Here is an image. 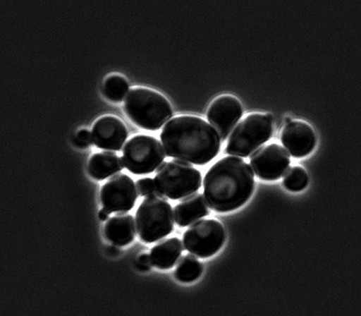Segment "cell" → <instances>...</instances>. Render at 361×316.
I'll return each mask as SVG.
<instances>
[{
    "label": "cell",
    "mask_w": 361,
    "mask_h": 316,
    "mask_svg": "<svg viewBox=\"0 0 361 316\" xmlns=\"http://www.w3.org/2000/svg\"><path fill=\"white\" fill-rule=\"evenodd\" d=\"M183 250V244L178 238H166L152 248L151 261L157 269H170L176 265Z\"/></svg>",
    "instance_id": "16"
},
{
    "label": "cell",
    "mask_w": 361,
    "mask_h": 316,
    "mask_svg": "<svg viewBox=\"0 0 361 316\" xmlns=\"http://www.w3.org/2000/svg\"><path fill=\"white\" fill-rule=\"evenodd\" d=\"M209 209L202 193L187 196L175 208V219L180 227H186L209 215Z\"/></svg>",
    "instance_id": "15"
},
{
    "label": "cell",
    "mask_w": 361,
    "mask_h": 316,
    "mask_svg": "<svg viewBox=\"0 0 361 316\" xmlns=\"http://www.w3.org/2000/svg\"><path fill=\"white\" fill-rule=\"evenodd\" d=\"M92 142L102 150L118 151L127 140L128 128L121 119L105 116L93 125Z\"/></svg>",
    "instance_id": "13"
},
{
    "label": "cell",
    "mask_w": 361,
    "mask_h": 316,
    "mask_svg": "<svg viewBox=\"0 0 361 316\" xmlns=\"http://www.w3.org/2000/svg\"><path fill=\"white\" fill-rule=\"evenodd\" d=\"M202 271V264L195 257L185 255L177 264L175 276L180 282L192 283L201 276Z\"/></svg>",
    "instance_id": "18"
},
{
    "label": "cell",
    "mask_w": 361,
    "mask_h": 316,
    "mask_svg": "<svg viewBox=\"0 0 361 316\" xmlns=\"http://www.w3.org/2000/svg\"><path fill=\"white\" fill-rule=\"evenodd\" d=\"M137 198V188L134 181L125 174L113 176L102 187V205L111 214L130 211L133 209Z\"/></svg>",
    "instance_id": "9"
},
{
    "label": "cell",
    "mask_w": 361,
    "mask_h": 316,
    "mask_svg": "<svg viewBox=\"0 0 361 316\" xmlns=\"http://www.w3.org/2000/svg\"><path fill=\"white\" fill-rule=\"evenodd\" d=\"M104 231L106 238L116 246H127L135 237L133 216L123 212L113 216L106 222Z\"/></svg>",
    "instance_id": "14"
},
{
    "label": "cell",
    "mask_w": 361,
    "mask_h": 316,
    "mask_svg": "<svg viewBox=\"0 0 361 316\" xmlns=\"http://www.w3.org/2000/svg\"><path fill=\"white\" fill-rule=\"evenodd\" d=\"M76 143L80 147H89L92 143V135L87 130H82L77 133Z\"/></svg>",
    "instance_id": "22"
},
{
    "label": "cell",
    "mask_w": 361,
    "mask_h": 316,
    "mask_svg": "<svg viewBox=\"0 0 361 316\" xmlns=\"http://www.w3.org/2000/svg\"><path fill=\"white\" fill-rule=\"evenodd\" d=\"M290 121H292V119L291 117H289V116H288V117H286L285 118V122L286 123H289Z\"/></svg>",
    "instance_id": "26"
},
{
    "label": "cell",
    "mask_w": 361,
    "mask_h": 316,
    "mask_svg": "<svg viewBox=\"0 0 361 316\" xmlns=\"http://www.w3.org/2000/svg\"><path fill=\"white\" fill-rule=\"evenodd\" d=\"M226 241V231L220 221L202 220L190 226L183 235L188 253L207 259L218 253Z\"/></svg>",
    "instance_id": "8"
},
{
    "label": "cell",
    "mask_w": 361,
    "mask_h": 316,
    "mask_svg": "<svg viewBox=\"0 0 361 316\" xmlns=\"http://www.w3.org/2000/svg\"><path fill=\"white\" fill-rule=\"evenodd\" d=\"M125 167L117 154L101 152L93 154L89 161L88 172L93 179L102 181L121 172Z\"/></svg>",
    "instance_id": "17"
},
{
    "label": "cell",
    "mask_w": 361,
    "mask_h": 316,
    "mask_svg": "<svg viewBox=\"0 0 361 316\" xmlns=\"http://www.w3.org/2000/svg\"><path fill=\"white\" fill-rule=\"evenodd\" d=\"M243 115V105L231 95H222L209 106L207 118L221 140H227L235 126Z\"/></svg>",
    "instance_id": "11"
},
{
    "label": "cell",
    "mask_w": 361,
    "mask_h": 316,
    "mask_svg": "<svg viewBox=\"0 0 361 316\" xmlns=\"http://www.w3.org/2000/svg\"><path fill=\"white\" fill-rule=\"evenodd\" d=\"M109 253L115 255L116 253H118V248H116L115 245V246L109 248Z\"/></svg>",
    "instance_id": "25"
},
{
    "label": "cell",
    "mask_w": 361,
    "mask_h": 316,
    "mask_svg": "<svg viewBox=\"0 0 361 316\" xmlns=\"http://www.w3.org/2000/svg\"><path fill=\"white\" fill-rule=\"evenodd\" d=\"M254 191L253 170L243 158H221L209 169L203 181L206 201L218 212L243 207Z\"/></svg>",
    "instance_id": "2"
},
{
    "label": "cell",
    "mask_w": 361,
    "mask_h": 316,
    "mask_svg": "<svg viewBox=\"0 0 361 316\" xmlns=\"http://www.w3.org/2000/svg\"><path fill=\"white\" fill-rule=\"evenodd\" d=\"M164 158L166 153L162 145L152 135H134L123 148L125 167L134 175L153 173Z\"/></svg>",
    "instance_id": "7"
},
{
    "label": "cell",
    "mask_w": 361,
    "mask_h": 316,
    "mask_svg": "<svg viewBox=\"0 0 361 316\" xmlns=\"http://www.w3.org/2000/svg\"><path fill=\"white\" fill-rule=\"evenodd\" d=\"M130 90V85L123 77L119 75H111L106 79L103 92L106 98L113 102H121L123 101L126 95Z\"/></svg>",
    "instance_id": "19"
},
{
    "label": "cell",
    "mask_w": 361,
    "mask_h": 316,
    "mask_svg": "<svg viewBox=\"0 0 361 316\" xmlns=\"http://www.w3.org/2000/svg\"><path fill=\"white\" fill-rule=\"evenodd\" d=\"M309 177L306 171L301 166L291 167L283 177V185L291 192H300L308 186Z\"/></svg>",
    "instance_id": "20"
},
{
    "label": "cell",
    "mask_w": 361,
    "mask_h": 316,
    "mask_svg": "<svg viewBox=\"0 0 361 316\" xmlns=\"http://www.w3.org/2000/svg\"><path fill=\"white\" fill-rule=\"evenodd\" d=\"M167 156L203 166L221 150V138L211 125L195 116H179L164 126L160 135Z\"/></svg>",
    "instance_id": "1"
},
{
    "label": "cell",
    "mask_w": 361,
    "mask_h": 316,
    "mask_svg": "<svg viewBox=\"0 0 361 316\" xmlns=\"http://www.w3.org/2000/svg\"><path fill=\"white\" fill-rule=\"evenodd\" d=\"M274 132V116L253 113L237 126L228 138L226 152L247 157L269 141Z\"/></svg>",
    "instance_id": "5"
},
{
    "label": "cell",
    "mask_w": 361,
    "mask_h": 316,
    "mask_svg": "<svg viewBox=\"0 0 361 316\" xmlns=\"http://www.w3.org/2000/svg\"><path fill=\"white\" fill-rule=\"evenodd\" d=\"M109 214H111V212H109L107 209L103 208L101 209V211L99 212V219L102 221H107Z\"/></svg>",
    "instance_id": "24"
},
{
    "label": "cell",
    "mask_w": 361,
    "mask_h": 316,
    "mask_svg": "<svg viewBox=\"0 0 361 316\" xmlns=\"http://www.w3.org/2000/svg\"><path fill=\"white\" fill-rule=\"evenodd\" d=\"M281 141L291 156L302 158L314 151L317 138L310 125L302 121H292L283 128Z\"/></svg>",
    "instance_id": "12"
},
{
    "label": "cell",
    "mask_w": 361,
    "mask_h": 316,
    "mask_svg": "<svg viewBox=\"0 0 361 316\" xmlns=\"http://www.w3.org/2000/svg\"><path fill=\"white\" fill-rule=\"evenodd\" d=\"M154 181L157 191L171 200L185 198L202 186L201 172L183 161L173 160L161 164Z\"/></svg>",
    "instance_id": "6"
},
{
    "label": "cell",
    "mask_w": 361,
    "mask_h": 316,
    "mask_svg": "<svg viewBox=\"0 0 361 316\" xmlns=\"http://www.w3.org/2000/svg\"><path fill=\"white\" fill-rule=\"evenodd\" d=\"M291 164L288 151L277 144L260 148L250 158L254 174L264 181H276L285 175Z\"/></svg>",
    "instance_id": "10"
},
{
    "label": "cell",
    "mask_w": 361,
    "mask_h": 316,
    "mask_svg": "<svg viewBox=\"0 0 361 316\" xmlns=\"http://www.w3.org/2000/svg\"><path fill=\"white\" fill-rule=\"evenodd\" d=\"M137 233L144 243H153L173 231L172 206L164 195L154 193L143 200L137 212Z\"/></svg>",
    "instance_id": "4"
},
{
    "label": "cell",
    "mask_w": 361,
    "mask_h": 316,
    "mask_svg": "<svg viewBox=\"0 0 361 316\" xmlns=\"http://www.w3.org/2000/svg\"><path fill=\"white\" fill-rule=\"evenodd\" d=\"M135 188H137L138 195L143 196V198L144 196L152 195V193L157 191L154 181L152 178H149V177L138 180Z\"/></svg>",
    "instance_id": "21"
},
{
    "label": "cell",
    "mask_w": 361,
    "mask_h": 316,
    "mask_svg": "<svg viewBox=\"0 0 361 316\" xmlns=\"http://www.w3.org/2000/svg\"><path fill=\"white\" fill-rule=\"evenodd\" d=\"M126 114L134 124L147 130L156 131L173 117V109L166 98L156 90L133 88L125 99Z\"/></svg>",
    "instance_id": "3"
},
{
    "label": "cell",
    "mask_w": 361,
    "mask_h": 316,
    "mask_svg": "<svg viewBox=\"0 0 361 316\" xmlns=\"http://www.w3.org/2000/svg\"><path fill=\"white\" fill-rule=\"evenodd\" d=\"M152 261L151 257L147 253L141 254L137 259V267L142 271H147L152 267Z\"/></svg>",
    "instance_id": "23"
}]
</instances>
